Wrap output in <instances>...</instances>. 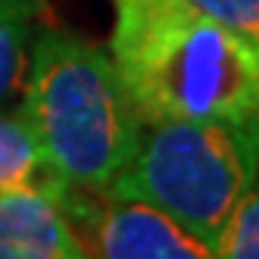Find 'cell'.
I'll use <instances>...</instances> for the list:
<instances>
[{"label":"cell","instance_id":"1","mask_svg":"<svg viewBox=\"0 0 259 259\" xmlns=\"http://www.w3.org/2000/svg\"><path fill=\"white\" fill-rule=\"evenodd\" d=\"M109 57L144 122L259 116V47L194 0H109Z\"/></svg>","mask_w":259,"mask_h":259},{"label":"cell","instance_id":"2","mask_svg":"<svg viewBox=\"0 0 259 259\" xmlns=\"http://www.w3.org/2000/svg\"><path fill=\"white\" fill-rule=\"evenodd\" d=\"M19 94L22 119L69 184L106 191L132 162L144 119L109 50L69 28H41Z\"/></svg>","mask_w":259,"mask_h":259},{"label":"cell","instance_id":"3","mask_svg":"<svg viewBox=\"0 0 259 259\" xmlns=\"http://www.w3.org/2000/svg\"><path fill=\"white\" fill-rule=\"evenodd\" d=\"M259 172V116L144 122L109 194L169 212L215 256V240Z\"/></svg>","mask_w":259,"mask_h":259},{"label":"cell","instance_id":"4","mask_svg":"<svg viewBox=\"0 0 259 259\" xmlns=\"http://www.w3.org/2000/svg\"><path fill=\"white\" fill-rule=\"evenodd\" d=\"M63 209L88 256L103 259H212V250L153 203L69 184Z\"/></svg>","mask_w":259,"mask_h":259},{"label":"cell","instance_id":"5","mask_svg":"<svg viewBox=\"0 0 259 259\" xmlns=\"http://www.w3.org/2000/svg\"><path fill=\"white\" fill-rule=\"evenodd\" d=\"M63 191H44V188L0 191V259L88 256L84 244L78 240L63 209V200H60Z\"/></svg>","mask_w":259,"mask_h":259},{"label":"cell","instance_id":"6","mask_svg":"<svg viewBox=\"0 0 259 259\" xmlns=\"http://www.w3.org/2000/svg\"><path fill=\"white\" fill-rule=\"evenodd\" d=\"M66 178L47 162L44 150L22 113L0 109V191L13 188H44V191H63Z\"/></svg>","mask_w":259,"mask_h":259},{"label":"cell","instance_id":"7","mask_svg":"<svg viewBox=\"0 0 259 259\" xmlns=\"http://www.w3.org/2000/svg\"><path fill=\"white\" fill-rule=\"evenodd\" d=\"M47 0H0V103L22 91L34 22Z\"/></svg>","mask_w":259,"mask_h":259},{"label":"cell","instance_id":"8","mask_svg":"<svg viewBox=\"0 0 259 259\" xmlns=\"http://www.w3.org/2000/svg\"><path fill=\"white\" fill-rule=\"evenodd\" d=\"M219 259H259V172L215 240Z\"/></svg>","mask_w":259,"mask_h":259},{"label":"cell","instance_id":"9","mask_svg":"<svg viewBox=\"0 0 259 259\" xmlns=\"http://www.w3.org/2000/svg\"><path fill=\"white\" fill-rule=\"evenodd\" d=\"M194 4L259 47V0H194Z\"/></svg>","mask_w":259,"mask_h":259}]
</instances>
